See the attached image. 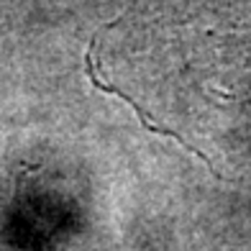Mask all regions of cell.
Instances as JSON below:
<instances>
[{
  "mask_svg": "<svg viewBox=\"0 0 251 251\" xmlns=\"http://www.w3.org/2000/svg\"><path fill=\"white\" fill-rule=\"evenodd\" d=\"M93 47H95V44H90V49H87V54H85V70H87V77L90 79H93V85L98 87V90H102V93H110V95H118L121 100H126V102H128V105L136 110V113H139V121H141V126H144V128L146 131H154V133H164V136H172V139L177 141V144H182V146H185V149L187 151H192V154H198L200 159H202V162L205 164H208V156H205V154H200L198 149H195V146H192V144H187L185 139H182V136L175 131V128H169V126H159V123H154L151 118H149V113H146L141 105H139V102H136L131 95H126L123 93V90H118L116 85H105V82H100V79L95 77V72H93Z\"/></svg>",
  "mask_w": 251,
  "mask_h": 251,
  "instance_id": "cell-1",
  "label": "cell"
}]
</instances>
